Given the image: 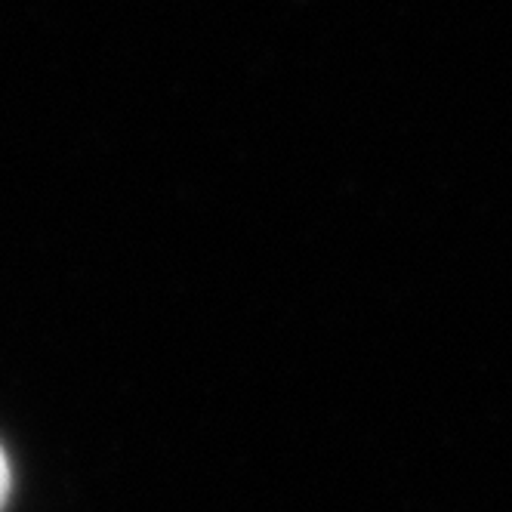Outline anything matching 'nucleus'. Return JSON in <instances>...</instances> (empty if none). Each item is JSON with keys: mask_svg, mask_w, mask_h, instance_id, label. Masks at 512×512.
<instances>
[{"mask_svg": "<svg viewBox=\"0 0 512 512\" xmlns=\"http://www.w3.org/2000/svg\"><path fill=\"white\" fill-rule=\"evenodd\" d=\"M7 497H10V463L4 448H0V506L7 503Z\"/></svg>", "mask_w": 512, "mask_h": 512, "instance_id": "obj_1", "label": "nucleus"}]
</instances>
